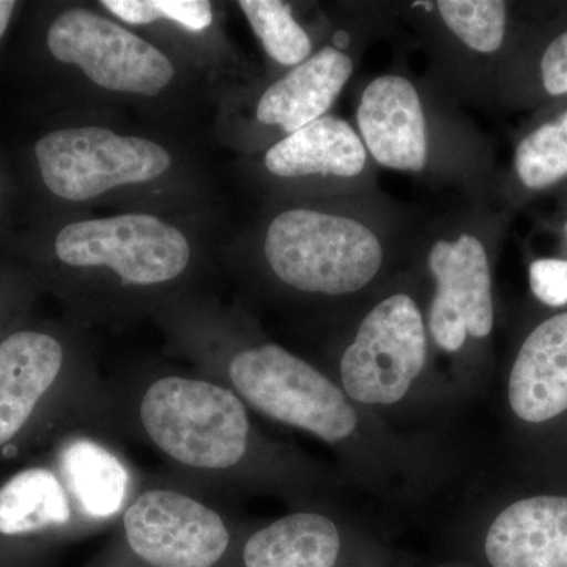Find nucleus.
I'll use <instances>...</instances> for the list:
<instances>
[{
  "mask_svg": "<svg viewBox=\"0 0 567 567\" xmlns=\"http://www.w3.org/2000/svg\"><path fill=\"white\" fill-rule=\"evenodd\" d=\"M210 379L251 413L323 443L353 487L416 505L453 475V451L431 432L399 431L354 404L330 372L275 342L237 347Z\"/></svg>",
  "mask_w": 567,
  "mask_h": 567,
  "instance_id": "f257e3e1",
  "label": "nucleus"
},
{
  "mask_svg": "<svg viewBox=\"0 0 567 567\" xmlns=\"http://www.w3.org/2000/svg\"><path fill=\"white\" fill-rule=\"evenodd\" d=\"M107 420L192 480L279 496L292 507L331 499L347 484L265 435L245 402L210 377L162 374L110 390Z\"/></svg>",
  "mask_w": 567,
  "mask_h": 567,
  "instance_id": "f03ea898",
  "label": "nucleus"
},
{
  "mask_svg": "<svg viewBox=\"0 0 567 567\" xmlns=\"http://www.w3.org/2000/svg\"><path fill=\"white\" fill-rule=\"evenodd\" d=\"M328 372L354 404L399 431H420L464 401L436 365L425 309L410 290L369 306Z\"/></svg>",
  "mask_w": 567,
  "mask_h": 567,
  "instance_id": "7ed1b4c3",
  "label": "nucleus"
},
{
  "mask_svg": "<svg viewBox=\"0 0 567 567\" xmlns=\"http://www.w3.org/2000/svg\"><path fill=\"white\" fill-rule=\"evenodd\" d=\"M427 267L434 293L425 308L435 353L461 398L483 394L491 375L488 342L495 331L494 276L486 246L475 235L432 246Z\"/></svg>",
  "mask_w": 567,
  "mask_h": 567,
  "instance_id": "20e7f679",
  "label": "nucleus"
},
{
  "mask_svg": "<svg viewBox=\"0 0 567 567\" xmlns=\"http://www.w3.org/2000/svg\"><path fill=\"white\" fill-rule=\"evenodd\" d=\"M264 254L271 274L287 289L328 300L368 292L385 262L371 227L311 208L279 213L268 226Z\"/></svg>",
  "mask_w": 567,
  "mask_h": 567,
  "instance_id": "39448f33",
  "label": "nucleus"
},
{
  "mask_svg": "<svg viewBox=\"0 0 567 567\" xmlns=\"http://www.w3.org/2000/svg\"><path fill=\"white\" fill-rule=\"evenodd\" d=\"M450 539L473 567H567V486L477 492Z\"/></svg>",
  "mask_w": 567,
  "mask_h": 567,
  "instance_id": "423d86ee",
  "label": "nucleus"
},
{
  "mask_svg": "<svg viewBox=\"0 0 567 567\" xmlns=\"http://www.w3.org/2000/svg\"><path fill=\"white\" fill-rule=\"evenodd\" d=\"M118 522L126 548L148 567H216L235 539L221 511L178 487H141Z\"/></svg>",
  "mask_w": 567,
  "mask_h": 567,
  "instance_id": "0eeeda50",
  "label": "nucleus"
},
{
  "mask_svg": "<svg viewBox=\"0 0 567 567\" xmlns=\"http://www.w3.org/2000/svg\"><path fill=\"white\" fill-rule=\"evenodd\" d=\"M55 256L71 268H107L122 286L156 287L181 278L192 248L181 230L152 215H121L69 224Z\"/></svg>",
  "mask_w": 567,
  "mask_h": 567,
  "instance_id": "6e6552de",
  "label": "nucleus"
},
{
  "mask_svg": "<svg viewBox=\"0 0 567 567\" xmlns=\"http://www.w3.org/2000/svg\"><path fill=\"white\" fill-rule=\"evenodd\" d=\"M35 156L47 188L74 203L95 199L117 186L155 181L173 164L156 142L96 126L47 134L37 142Z\"/></svg>",
  "mask_w": 567,
  "mask_h": 567,
  "instance_id": "1a4fd4ad",
  "label": "nucleus"
},
{
  "mask_svg": "<svg viewBox=\"0 0 567 567\" xmlns=\"http://www.w3.org/2000/svg\"><path fill=\"white\" fill-rule=\"evenodd\" d=\"M241 566L398 567V561L371 529L324 499L251 529L241 546Z\"/></svg>",
  "mask_w": 567,
  "mask_h": 567,
  "instance_id": "9d476101",
  "label": "nucleus"
},
{
  "mask_svg": "<svg viewBox=\"0 0 567 567\" xmlns=\"http://www.w3.org/2000/svg\"><path fill=\"white\" fill-rule=\"evenodd\" d=\"M47 41L58 61L80 66L106 91L155 96L175 76L162 51L91 10L63 11L52 22Z\"/></svg>",
  "mask_w": 567,
  "mask_h": 567,
  "instance_id": "9b49d317",
  "label": "nucleus"
},
{
  "mask_svg": "<svg viewBox=\"0 0 567 567\" xmlns=\"http://www.w3.org/2000/svg\"><path fill=\"white\" fill-rule=\"evenodd\" d=\"M502 412L517 443L567 427V309L544 317L518 341L503 374Z\"/></svg>",
  "mask_w": 567,
  "mask_h": 567,
  "instance_id": "f8f14e48",
  "label": "nucleus"
},
{
  "mask_svg": "<svg viewBox=\"0 0 567 567\" xmlns=\"http://www.w3.org/2000/svg\"><path fill=\"white\" fill-rule=\"evenodd\" d=\"M106 423H87L63 440L55 472L73 499L85 527L118 520L140 491L132 466L110 439Z\"/></svg>",
  "mask_w": 567,
  "mask_h": 567,
  "instance_id": "ddd939ff",
  "label": "nucleus"
},
{
  "mask_svg": "<svg viewBox=\"0 0 567 567\" xmlns=\"http://www.w3.org/2000/svg\"><path fill=\"white\" fill-rule=\"evenodd\" d=\"M365 151L380 166L421 173L427 164V122L413 82L383 74L369 82L357 111Z\"/></svg>",
  "mask_w": 567,
  "mask_h": 567,
  "instance_id": "4468645a",
  "label": "nucleus"
},
{
  "mask_svg": "<svg viewBox=\"0 0 567 567\" xmlns=\"http://www.w3.org/2000/svg\"><path fill=\"white\" fill-rule=\"evenodd\" d=\"M66 354L62 342L40 331H17L0 344V447L31 423L41 402L62 386Z\"/></svg>",
  "mask_w": 567,
  "mask_h": 567,
  "instance_id": "2eb2a0df",
  "label": "nucleus"
},
{
  "mask_svg": "<svg viewBox=\"0 0 567 567\" xmlns=\"http://www.w3.org/2000/svg\"><path fill=\"white\" fill-rule=\"evenodd\" d=\"M352 73L349 54L324 47L264 92L257 103V121L279 126L287 134L298 132L327 115Z\"/></svg>",
  "mask_w": 567,
  "mask_h": 567,
  "instance_id": "dca6fc26",
  "label": "nucleus"
},
{
  "mask_svg": "<svg viewBox=\"0 0 567 567\" xmlns=\"http://www.w3.org/2000/svg\"><path fill=\"white\" fill-rule=\"evenodd\" d=\"M264 162L271 174L284 178L308 175L353 178L363 173L368 151L349 122L324 115L276 142L265 153Z\"/></svg>",
  "mask_w": 567,
  "mask_h": 567,
  "instance_id": "f3484780",
  "label": "nucleus"
},
{
  "mask_svg": "<svg viewBox=\"0 0 567 567\" xmlns=\"http://www.w3.org/2000/svg\"><path fill=\"white\" fill-rule=\"evenodd\" d=\"M74 525L84 524L55 468L22 470L0 487V535H32Z\"/></svg>",
  "mask_w": 567,
  "mask_h": 567,
  "instance_id": "a211bd4d",
  "label": "nucleus"
},
{
  "mask_svg": "<svg viewBox=\"0 0 567 567\" xmlns=\"http://www.w3.org/2000/svg\"><path fill=\"white\" fill-rule=\"evenodd\" d=\"M518 185L543 193L567 178V104L536 122L517 142L513 158Z\"/></svg>",
  "mask_w": 567,
  "mask_h": 567,
  "instance_id": "6ab92c4d",
  "label": "nucleus"
},
{
  "mask_svg": "<svg viewBox=\"0 0 567 567\" xmlns=\"http://www.w3.org/2000/svg\"><path fill=\"white\" fill-rule=\"evenodd\" d=\"M265 52L284 66H297L311 58L312 43L281 0H240L238 2Z\"/></svg>",
  "mask_w": 567,
  "mask_h": 567,
  "instance_id": "aec40b11",
  "label": "nucleus"
},
{
  "mask_svg": "<svg viewBox=\"0 0 567 567\" xmlns=\"http://www.w3.org/2000/svg\"><path fill=\"white\" fill-rule=\"evenodd\" d=\"M440 17L470 50L492 54L503 47L507 31V6L499 0H440Z\"/></svg>",
  "mask_w": 567,
  "mask_h": 567,
  "instance_id": "412c9836",
  "label": "nucleus"
},
{
  "mask_svg": "<svg viewBox=\"0 0 567 567\" xmlns=\"http://www.w3.org/2000/svg\"><path fill=\"white\" fill-rule=\"evenodd\" d=\"M102 6L137 25L169 20L188 31L203 32L213 21L212 3L207 0H103Z\"/></svg>",
  "mask_w": 567,
  "mask_h": 567,
  "instance_id": "4be33fe9",
  "label": "nucleus"
},
{
  "mask_svg": "<svg viewBox=\"0 0 567 567\" xmlns=\"http://www.w3.org/2000/svg\"><path fill=\"white\" fill-rule=\"evenodd\" d=\"M529 290L540 305L550 309L567 308V259L543 257L528 268Z\"/></svg>",
  "mask_w": 567,
  "mask_h": 567,
  "instance_id": "5701e85b",
  "label": "nucleus"
},
{
  "mask_svg": "<svg viewBox=\"0 0 567 567\" xmlns=\"http://www.w3.org/2000/svg\"><path fill=\"white\" fill-rule=\"evenodd\" d=\"M537 76L543 92L550 99L567 96V28L557 33L540 52Z\"/></svg>",
  "mask_w": 567,
  "mask_h": 567,
  "instance_id": "b1692460",
  "label": "nucleus"
},
{
  "mask_svg": "<svg viewBox=\"0 0 567 567\" xmlns=\"http://www.w3.org/2000/svg\"><path fill=\"white\" fill-rule=\"evenodd\" d=\"M14 7H17V3L11 2V0H0V39H2L7 28H9Z\"/></svg>",
  "mask_w": 567,
  "mask_h": 567,
  "instance_id": "393cba45",
  "label": "nucleus"
},
{
  "mask_svg": "<svg viewBox=\"0 0 567 567\" xmlns=\"http://www.w3.org/2000/svg\"><path fill=\"white\" fill-rule=\"evenodd\" d=\"M440 567H473V566L468 565V563L461 561V559H453V561L447 563V565H443Z\"/></svg>",
  "mask_w": 567,
  "mask_h": 567,
  "instance_id": "a878e982",
  "label": "nucleus"
},
{
  "mask_svg": "<svg viewBox=\"0 0 567 567\" xmlns=\"http://www.w3.org/2000/svg\"><path fill=\"white\" fill-rule=\"evenodd\" d=\"M565 230H566V235H567V219H566V223H565Z\"/></svg>",
  "mask_w": 567,
  "mask_h": 567,
  "instance_id": "bb28decb",
  "label": "nucleus"
}]
</instances>
